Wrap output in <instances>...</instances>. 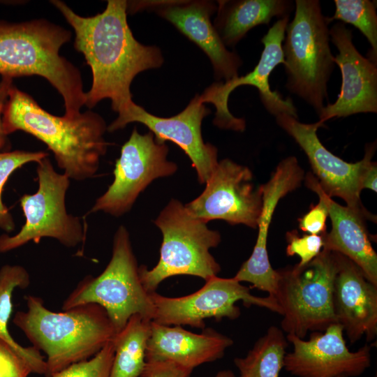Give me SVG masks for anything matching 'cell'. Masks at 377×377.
Wrapping results in <instances>:
<instances>
[{
    "label": "cell",
    "mask_w": 377,
    "mask_h": 377,
    "mask_svg": "<svg viewBox=\"0 0 377 377\" xmlns=\"http://www.w3.org/2000/svg\"><path fill=\"white\" fill-rule=\"evenodd\" d=\"M75 31V48L90 66L92 84L85 93L89 108L109 98L124 117L135 105L130 87L140 72L160 67L163 58L159 48L138 42L127 22L128 1L109 0L103 12L92 17L76 14L65 3L51 1Z\"/></svg>",
    "instance_id": "obj_1"
},
{
    "label": "cell",
    "mask_w": 377,
    "mask_h": 377,
    "mask_svg": "<svg viewBox=\"0 0 377 377\" xmlns=\"http://www.w3.org/2000/svg\"><path fill=\"white\" fill-rule=\"evenodd\" d=\"M2 124L7 135L22 131L44 142L64 174L77 181L96 173L108 145L104 138L107 126L98 113L89 110L75 118L53 115L13 84L3 107Z\"/></svg>",
    "instance_id": "obj_2"
},
{
    "label": "cell",
    "mask_w": 377,
    "mask_h": 377,
    "mask_svg": "<svg viewBox=\"0 0 377 377\" xmlns=\"http://www.w3.org/2000/svg\"><path fill=\"white\" fill-rule=\"evenodd\" d=\"M25 299L27 309L17 311L13 323L46 355L47 377L92 357L117 334L106 311L97 304L55 312L38 297Z\"/></svg>",
    "instance_id": "obj_3"
},
{
    "label": "cell",
    "mask_w": 377,
    "mask_h": 377,
    "mask_svg": "<svg viewBox=\"0 0 377 377\" xmlns=\"http://www.w3.org/2000/svg\"><path fill=\"white\" fill-rule=\"evenodd\" d=\"M71 32L45 20L20 23L0 21V74L2 77L38 75L61 95L64 116L75 118L85 105L80 71L59 54Z\"/></svg>",
    "instance_id": "obj_4"
},
{
    "label": "cell",
    "mask_w": 377,
    "mask_h": 377,
    "mask_svg": "<svg viewBox=\"0 0 377 377\" xmlns=\"http://www.w3.org/2000/svg\"><path fill=\"white\" fill-rule=\"evenodd\" d=\"M293 19L282 45L287 89L319 115L327 100V82L335 66L330 45V20L318 0H296Z\"/></svg>",
    "instance_id": "obj_5"
},
{
    "label": "cell",
    "mask_w": 377,
    "mask_h": 377,
    "mask_svg": "<svg viewBox=\"0 0 377 377\" xmlns=\"http://www.w3.org/2000/svg\"><path fill=\"white\" fill-rule=\"evenodd\" d=\"M154 223L163 235L159 260L151 269L145 265L139 267L142 284L149 293L155 292L170 276L191 275L206 281L217 276L221 267L209 249L221 242L218 231L192 216L174 198L162 209Z\"/></svg>",
    "instance_id": "obj_6"
},
{
    "label": "cell",
    "mask_w": 377,
    "mask_h": 377,
    "mask_svg": "<svg viewBox=\"0 0 377 377\" xmlns=\"http://www.w3.org/2000/svg\"><path fill=\"white\" fill-rule=\"evenodd\" d=\"M337 269V253L323 249L305 265L277 270L274 299L281 310L283 332L304 339L308 332H324L337 323L332 295Z\"/></svg>",
    "instance_id": "obj_7"
},
{
    "label": "cell",
    "mask_w": 377,
    "mask_h": 377,
    "mask_svg": "<svg viewBox=\"0 0 377 377\" xmlns=\"http://www.w3.org/2000/svg\"><path fill=\"white\" fill-rule=\"evenodd\" d=\"M94 303L106 311L117 333L134 314L152 320L154 306L143 287L127 229L121 226L113 239L112 258L98 276L83 279L64 300L62 309Z\"/></svg>",
    "instance_id": "obj_8"
},
{
    "label": "cell",
    "mask_w": 377,
    "mask_h": 377,
    "mask_svg": "<svg viewBox=\"0 0 377 377\" xmlns=\"http://www.w3.org/2000/svg\"><path fill=\"white\" fill-rule=\"evenodd\" d=\"M38 191L24 194L20 200L25 223L15 235H0V253L19 248L30 241L38 243L41 238L51 237L67 247L84 242L85 224L81 218L67 213L66 194L69 178L55 171L49 158L38 163Z\"/></svg>",
    "instance_id": "obj_9"
},
{
    "label": "cell",
    "mask_w": 377,
    "mask_h": 377,
    "mask_svg": "<svg viewBox=\"0 0 377 377\" xmlns=\"http://www.w3.org/2000/svg\"><path fill=\"white\" fill-rule=\"evenodd\" d=\"M150 296L154 306L152 321L168 326L204 328V320L207 318L236 319L241 312L235 304L240 300L246 306L256 305L281 314L274 298L253 295L249 288L233 277L214 276L206 280L200 289L183 297H165L156 291L151 293Z\"/></svg>",
    "instance_id": "obj_10"
},
{
    "label": "cell",
    "mask_w": 377,
    "mask_h": 377,
    "mask_svg": "<svg viewBox=\"0 0 377 377\" xmlns=\"http://www.w3.org/2000/svg\"><path fill=\"white\" fill-rule=\"evenodd\" d=\"M168 147L158 144L151 132L142 135L135 128L115 163L114 180L89 213L103 212L120 216L154 180L172 175L177 165L168 159Z\"/></svg>",
    "instance_id": "obj_11"
},
{
    "label": "cell",
    "mask_w": 377,
    "mask_h": 377,
    "mask_svg": "<svg viewBox=\"0 0 377 377\" xmlns=\"http://www.w3.org/2000/svg\"><path fill=\"white\" fill-rule=\"evenodd\" d=\"M201 194L184 205L194 218L206 223L221 219L231 225L256 228L263 207L260 186L251 170L226 158L218 162Z\"/></svg>",
    "instance_id": "obj_12"
},
{
    "label": "cell",
    "mask_w": 377,
    "mask_h": 377,
    "mask_svg": "<svg viewBox=\"0 0 377 377\" xmlns=\"http://www.w3.org/2000/svg\"><path fill=\"white\" fill-rule=\"evenodd\" d=\"M290 16L279 19L269 29L261 39L263 50L254 69L244 76H237L224 82H217L207 87L200 95L203 103H210L216 108L214 124L219 128L242 132L246 128L244 119L233 116L228 109L230 93L242 85L253 86L258 89L261 101L266 110L274 117L288 114L297 119V112L291 98H283L277 91H272L269 77L274 68L284 65L282 43Z\"/></svg>",
    "instance_id": "obj_13"
},
{
    "label": "cell",
    "mask_w": 377,
    "mask_h": 377,
    "mask_svg": "<svg viewBox=\"0 0 377 377\" xmlns=\"http://www.w3.org/2000/svg\"><path fill=\"white\" fill-rule=\"evenodd\" d=\"M276 117L277 124L300 145L308 157L313 173L322 190L330 198L343 199L346 206L372 218L360 200V181L367 162L372 158L374 144L366 147L364 158L356 163H348L330 152L320 141L318 129L323 126L318 121L304 124L288 114Z\"/></svg>",
    "instance_id": "obj_14"
},
{
    "label": "cell",
    "mask_w": 377,
    "mask_h": 377,
    "mask_svg": "<svg viewBox=\"0 0 377 377\" xmlns=\"http://www.w3.org/2000/svg\"><path fill=\"white\" fill-rule=\"evenodd\" d=\"M343 327L334 323L324 332H312L304 340L286 334L293 347L286 353L283 368L297 377H356L371 365V346L366 344L350 351L343 337Z\"/></svg>",
    "instance_id": "obj_15"
},
{
    "label": "cell",
    "mask_w": 377,
    "mask_h": 377,
    "mask_svg": "<svg viewBox=\"0 0 377 377\" xmlns=\"http://www.w3.org/2000/svg\"><path fill=\"white\" fill-rule=\"evenodd\" d=\"M209 112L200 95H196L181 112L170 117H157L135 103L124 118L113 121L107 130L114 132L132 122L144 124L155 136L157 143L171 141L179 146L191 160L198 182L205 184L219 162L216 147L205 143L202 136V121Z\"/></svg>",
    "instance_id": "obj_16"
},
{
    "label": "cell",
    "mask_w": 377,
    "mask_h": 377,
    "mask_svg": "<svg viewBox=\"0 0 377 377\" xmlns=\"http://www.w3.org/2000/svg\"><path fill=\"white\" fill-rule=\"evenodd\" d=\"M330 37L339 51L334 61L341 71L342 83L337 99L325 105L318 115L321 124L334 117L377 112V66L355 47L353 31L342 22L330 29Z\"/></svg>",
    "instance_id": "obj_17"
},
{
    "label": "cell",
    "mask_w": 377,
    "mask_h": 377,
    "mask_svg": "<svg viewBox=\"0 0 377 377\" xmlns=\"http://www.w3.org/2000/svg\"><path fill=\"white\" fill-rule=\"evenodd\" d=\"M133 9L151 8L172 24L182 34L195 43L209 57L217 80L225 81L238 76L242 61L229 51L220 38L210 17L217 10L208 1H154L134 3Z\"/></svg>",
    "instance_id": "obj_18"
},
{
    "label": "cell",
    "mask_w": 377,
    "mask_h": 377,
    "mask_svg": "<svg viewBox=\"0 0 377 377\" xmlns=\"http://www.w3.org/2000/svg\"><path fill=\"white\" fill-rule=\"evenodd\" d=\"M303 170L295 156L282 160L269 181L260 186L263 207L257 228L258 233L250 257L241 266L233 278L239 282H249L251 288L266 292L274 297L279 280L277 270L272 268L267 252V236L276 207L283 196L300 186Z\"/></svg>",
    "instance_id": "obj_19"
},
{
    "label": "cell",
    "mask_w": 377,
    "mask_h": 377,
    "mask_svg": "<svg viewBox=\"0 0 377 377\" xmlns=\"http://www.w3.org/2000/svg\"><path fill=\"white\" fill-rule=\"evenodd\" d=\"M337 253V252H336ZM338 269L333 288V311L350 343L377 334V286L345 256L337 253Z\"/></svg>",
    "instance_id": "obj_20"
},
{
    "label": "cell",
    "mask_w": 377,
    "mask_h": 377,
    "mask_svg": "<svg viewBox=\"0 0 377 377\" xmlns=\"http://www.w3.org/2000/svg\"><path fill=\"white\" fill-rule=\"evenodd\" d=\"M232 343V339L212 328L196 334L151 320L145 362L147 365L170 362L193 370L221 358Z\"/></svg>",
    "instance_id": "obj_21"
},
{
    "label": "cell",
    "mask_w": 377,
    "mask_h": 377,
    "mask_svg": "<svg viewBox=\"0 0 377 377\" xmlns=\"http://www.w3.org/2000/svg\"><path fill=\"white\" fill-rule=\"evenodd\" d=\"M306 184L325 203L332 229L324 234L323 249L341 253L355 263L366 278L377 286V254L372 247L364 219L366 215L348 206H341L329 197L311 173Z\"/></svg>",
    "instance_id": "obj_22"
},
{
    "label": "cell",
    "mask_w": 377,
    "mask_h": 377,
    "mask_svg": "<svg viewBox=\"0 0 377 377\" xmlns=\"http://www.w3.org/2000/svg\"><path fill=\"white\" fill-rule=\"evenodd\" d=\"M294 5L290 0L218 1L213 25L226 47H232L253 27L290 16Z\"/></svg>",
    "instance_id": "obj_23"
},
{
    "label": "cell",
    "mask_w": 377,
    "mask_h": 377,
    "mask_svg": "<svg viewBox=\"0 0 377 377\" xmlns=\"http://www.w3.org/2000/svg\"><path fill=\"white\" fill-rule=\"evenodd\" d=\"M151 320L140 314L130 317L126 325L112 341L114 354L110 377L141 376L145 365V355L150 335Z\"/></svg>",
    "instance_id": "obj_24"
},
{
    "label": "cell",
    "mask_w": 377,
    "mask_h": 377,
    "mask_svg": "<svg viewBox=\"0 0 377 377\" xmlns=\"http://www.w3.org/2000/svg\"><path fill=\"white\" fill-rule=\"evenodd\" d=\"M30 283L29 275L20 265H6L0 269V339L8 343L31 366L34 374L47 375L44 357L34 346L24 348L18 344L8 331L13 304L12 295L15 288H25Z\"/></svg>",
    "instance_id": "obj_25"
},
{
    "label": "cell",
    "mask_w": 377,
    "mask_h": 377,
    "mask_svg": "<svg viewBox=\"0 0 377 377\" xmlns=\"http://www.w3.org/2000/svg\"><path fill=\"white\" fill-rule=\"evenodd\" d=\"M288 346L282 330L269 327L245 357L235 358L240 377H279Z\"/></svg>",
    "instance_id": "obj_26"
},
{
    "label": "cell",
    "mask_w": 377,
    "mask_h": 377,
    "mask_svg": "<svg viewBox=\"0 0 377 377\" xmlns=\"http://www.w3.org/2000/svg\"><path fill=\"white\" fill-rule=\"evenodd\" d=\"M335 11L330 22L340 20L358 29L371 45L369 59L377 61V14L376 3L370 0H335Z\"/></svg>",
    "instance_id": "obj_27"
},
{
    "label": "cell",
    "mask_w": 377,
    "mask_h": 377,
    "mask_svg": "<svg viewBox=\"0 0 377 377\" xmlns=\"http://www.w3.org/2000/svg\"><path fill=\"white\" fill-rule=\"evenodd\" d=\"M45 151L15 150L0 151V228L11 232L15 228L14 219L2 200L4 185L9 177L17 169L30 162H37L47 157Z\"/></svg>",
    "instance_id": "obj_28"
},
{
    "label": "cell",
    "mask_w": 377,
    "mask_h": 377,
    "mask_svg": "<svg viewBox=\"0 0 377 377\" xmlns=\"http://www.w3.org/2000/svg\"><path fill=\"white\" fill-rule=\"evenodd\" d=\"M114 354L111 340L92 357L73 364L51 377H110Z\"/></svg>",
    "instance_id": "obj_29"
},
{
    "label": "cell",
    "mask_w": 377,
    "mask_h": 377,
    "mask_svg": "<svg viewBox=\"0 0 377 377\" xmlns=\"http://www.w3.org/2000/svg\"><path fill=\"white\" fill-rule=\"evenodd\" d=\"M288 245L286 255L293 256L297 255L300 261L297 263L303 266L314 259L322 251L324 246L323 235H304L299 236L297 231L293 230L286 233Z\"/></svg>",
    "instance_id": "obj_30"
},
{
    "label": "cell",
    "mask_w": 377,
    "mask_h": 377,
    "mask_svg": "<svg viewBox=\"0 0 377 377\" xmlns=\"http://www.w3.org/2000/svg\"><path fill=\"white\" fill-rule=\"evenodd\" d=\"M31 373L29 364L0 339V377H28Z\"/></svg>",
    "instance_id": "obj_31"
},
{
    "label": "cell",
    "mask_w": 377,
    "mask_h": 377,
    "mask_svg": "<svg viewBox=\"0 0 377 377\" xmlns=\"http://www.w3.org/2000/svg\"><path fill=\"white\" fill-rule=\"evenodd\" d=\"M327 216V207L324 201L319 198L318 204L312 206L306 214L299 219L300 229L311 235H323L326 232Z\"/></svg>",
    "instance_id": "obj_32"
},
{
    "label": "cell",
    "mask_w": 377,
    "mask_h": 377,
    "mask_svg": "<svg viewBox=\"0 0 377 377\" xmlns=\"http://www.w3.org/2000/svg\"><path fill=\"white\" fill-rule=\"evenodd\" d=\"M192 370L170 362L145 365L141 377H189Z\"/></svg>",
    "instance_id": "obj_33"
},
{
    "label": "cell",
    "mask_w": 377,
    "mask_h": 377,
    "mask_svg": "<svg viewBox=\"0 0 377 377\" xmlns=\"http://www.w3.org/2000/svg\"><path fill=\"white\" fill-rule=\"evenodd\" d=\"M13 78L2 77L0 82V151L7 147L8 140L7 135L4 133L2 124V113L3 107L8 98V90L13 84Z\"/></svg>",
    "instance_id": "obj_34"
},
{
    "label": "cell",
    "mask_w": 377,
    "mask_h": 377,
    "mask_svg": "<svg viewBox=\"0 0 377 377\" xmlns=\"http://www.w3.org/2000/svg\"><path fill=\"white\" fill-rule=\"evenodd\" d=\"M377 165L370 158L366 163L361 177L360 186L376 192Z\"/></svg>",
    "instance_id": "obj_35"
},
{
    "label": "cell",
    "mask_w": 377,
    "mask_h": 377,
    "mask_svg": "<svg viewBox=\"0 0 377 377\" xmlns=\"http://www.w3.org/2000/svg\"><path fill=\"white\" fill-rule=\"evenodd\" d=\"M214 377H236L230 370L220 371Z\"/></svg>",
    "instance_id": "obj_36"
},
{
    "label": "cell",
    "mask_w": 377,
    "mask_h": 377,
    "mask_svg": "<svg viewBox=\"0 0 377 377\" xmlns=\"http://www.w3.org/2000/svg\"><path fill=\"white\" fill-rule=\"evenodd\" d=\"M338 377H346V376H338Z\"/></svg>",
    "instance_id": "obj_37"
}]
</instances>
